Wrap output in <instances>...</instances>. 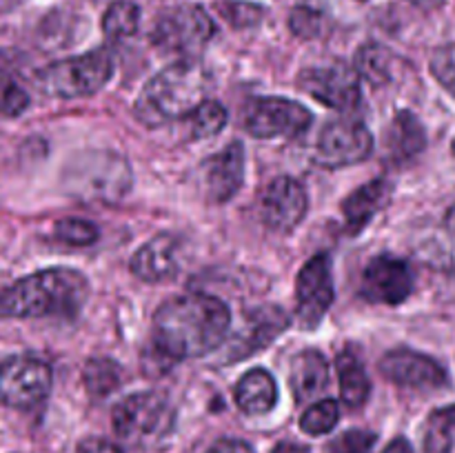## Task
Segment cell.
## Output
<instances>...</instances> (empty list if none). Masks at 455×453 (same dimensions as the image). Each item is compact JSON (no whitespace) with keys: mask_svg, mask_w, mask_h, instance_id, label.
Listing matches in <instances>:
<instances>
[{"mask_svg":"<svg viewBox=\"0 0 455 453\" xmlns=\"http://www.w3.org/2000/svg\"><path fill=\"white\" fill-rule=\"evenodd\" d=\"M229 324V306L220 298L182 293L156 311L154 345L169 360L203 358L227 340Z\"/></svg>","mask_w":455,"mask_h":453,"instance_id":"6da1fadb","label":"cell"},{"mask_svg":"<svg viewBox=\"0 0 455 453\" xmlns=\"http://www.w3.org/2000/svg\"><path fill=\"white\" fill-rule=\"evenodd\" d=\"M89 298L83 274L65 266L36 271L0 293V311L13 318H74Z\"/></svg>","mask_w":455,"mask_h":453,"instance_id":"7a4b0ae2","label":"cell"},{"mask_svg":"<svg viewBox=\"0 0 455 453\" xmlns=\"http://www.w3.org/2000/svg\"><path fill=\"white\" fill-rule=\"evenodd\" d=\"M212 83V74L200 60H178L142 87L133 105V114L147 127H160L169 120L185 118L207 100Z\"/></svg>","mask_w":455,"mask_h":453,"instance_id":"3957f363","label":"cell"},{"mask_svg":"<svg viewBox=\"0 0 455 453\" xmlns=\"http://www.w3.org/2000/svg\"><path fill=\"white\" fill-rule=\"evenodd\" d=\"M114 431L133 447H156L172 435L176 411L169 398L156 391H140L120 400L111 413Z\"/></svg>","mask_w":455,"mask_h":453,"instance_id":"277c9868","label":"cell"},{"mask_svg":"<svg viewBox=\"0 0 455 453\" xmlns=\"http://www.w3.org/2000/svg\"><path fill=\"white\" fill-rule=\"evenodd\" d=\"M114 76V60L105 49H93L83 56L65 58L52 65L43 67L36 74V87L49 98H71L93 96L100 91Z\"/></svg>","mask_w":455,"mask_h":453,"instance_id":"5b68a950","label":"cell"},{"mask_svg":"<svg viewBox=\"0 0 455 453\" xmlns=\"http://www.w3.org/2000/svg\"><path fill=\"white\" fill-rule=\"evenodd\" d=\"M65 180L71 195L111 203L127 194L132 185V171L123 155L98 151V154H84L74 160V164L67 169Z\"/></svg>","mask_w":455,"mask_h":453,"instance_id":"8992f818","label":"cell"},{"mask_svg":"<svg viewBox=\"0 0 455 453\" xmlns=\"http://www.w3.org/2000/svg\"><path fill=\"white\" fill-rule=\"evenodd\" d=\"M213 36H216V25L200 4H180L164 12L156 20L151 29V43L163 53L187 60L203 52Z\"/></svg>","mask_w":455,"mask_h":453,"instance_id":"52a82bcc","label":"cell"},{"mask_svg":"<svg viewBox=\"0 0 455 453\" xmlns=\"http://www.w3.org/2000/svg\"><path fill=\"white\" fill-rule=\"evenodd\" d=\"M311 111L289 98H258L244 111V129L249 136L260 140L298 138L311 127Z\"/></svg>","mask_w":455,"mask_h":453,"instance_id":"ba28073f","label":"cell"},{"mask_svg":"<svg viewBox=\"0 0 455 453\" xmlns=\"http://www.w3.org/2000/svg\"><path fill=\"white\" fill-rule=\"evenodd\" d=\"M52 391V369L31 355H16L0 364V400L13 409H34Z\"/></svg>","mask_w":455,"mask_h":453,"instance_id":"9c48e42d","label":"cell"},{"mask_svg":"<svg viewBox=\"0 0 455 453\" xmlns=\"http://www.w3.org/2000/svg\"><path fill=\"white\" fill-rule=\"evenodd\" d=\"M373 151V136L358 120H331L320 131L314 160L324 169H340L367 160Z\"/></svg>","mask_w":455,"mask_h":453,"instance_id":"30bf717a","label":"cell"},{"mask_svg":"<svg viewBox=\"0 0 455 453\" xmlns=\"http://www.w3.org/2000/svg\"><path fill=\"white\" fill-rule=\"evenodd\" d=\"M296 315L298 324L302 329H315L327 311L331 309L333 298H336V289H333L331 278V262L324 253L309 258L305 266L300 269L296 280Z\"/></svg>","mask_w":455,"mask_h":453,"instance_id":"8fae6325","label":"cell"},{"mask_svg":"<svg viewBox=\"0 0 455 453\" xmlns=\"http://www.w3.org/2000/svg\"><path fill=\"white\" fill-rule=\"evenodd\" d=\"M298 87L318 102L338 111H351L360 102V76L342 62L327 67H309V69L300 71Z\"/></svg>","mask_w":455,"mask_h":453,"instance_id":"7c38bea8","label":"cell"},{"mask_svg":"<svg viewBox=\"0 0 455 453\" xmlns=\"http://www.w3.org/2000/svg\"><path fill=\"white\" fill-rule=\"evenodd\" d=\"M413 291V271L404 260L378 256L364 266L360 296L376 305H400Z\"/></svg>","mask_w":455,"mask_h":453,"instance_id":"4fadbf2b","label":"cell"},{"mask_svg":"<svg viewBox=\"0 0 455 453\" xmlns=\"http://www.w3.org/2000/svg\"><path fill=\"white\" fill-rule=\"evenodd\" d=\"M309 209L307 191L296 178L278 176L267 185L260 198V218L269 229L291 231L302 222Z\"/></svg>","mask_w":455,"mask_h":453,"instance_id":"5bb4252c","label":"cell"},{"mask_svg":"<svg viewBox=\"0 0 455 453\" xmlns=\"http://www.w3.org/2000/svg\"><path fill=\"white\" fill-rule=\"evenodd\" d=\"M380 371L387 380L409 389H443L449 382L443 364L411 349H395L382 355Z\"/></svg>","mask_w":455,"mask_h":453,"instance_id":"9a60e30c","label":"cell"},{"mask_svg":"<svg viewBox=\"0 0 455 453\" xmlns=\"http://www.w3.org/2000/svg\"><path fill=\"white\" fill-rule=\"evenodd\" d=\"M200 180L209 203L222 204L234 198L244 182V147L240 142H231L204 160L200 167Z\"/></svg>","mask_w":455,"mask_h":453,"instance_id":"2e32d148","label":"cell"},{"mask_svg":"<svg viewBox=\"0 0 455 453\" xmlns=\"http://www.w3.org/2000/svg\"><path fill=\"white\" fill-rule=\"evenodd\" d=\"M178 251H180V242L173 235H156L154 240H149L145 247L133 253L132 265H129L132 274L145 282H163L180 269Z\"/></svg>","mask_w":455,"mask_h":453,"instance_id":"e0dca14e","label":"cell"},{"mask_svg":"<svg viewBox=\"0 0 455 453\" xmlns=\"http://www.w3.org/2000/svg\"><path fill=\"white\" fill-rule=\"evenodd\" d=\"M289 327V315L275 305H262L247 315V327L240 331V340L235 342V355L231 360L247 358L258 349L269 346L284 329Z\"/></svg>","mask_w":455,"mask_h":453,"instance_id":"ac0fdd59","label":"cell"},{"mask_svg":"<svg viewBox=\"0 0 455 453\" xmlns=\"http://www.w3.org/2000/svg\"><path fill=\"white\" fill-rule=\"evenodd\" d=\"M391 200V185L385 178L367 182L342 200V218L349 234H360L376 213Z\"/></svg>","mask_w":455,"mask_h":453,"instance_id":"d6986e66","label":"cell"},{"mask_svg":"<svg viewBox=\"0 0 455 453\" xmlns=\"http://www.w3.org/2000/svg\"><path fill=\"white\" fill-rule=\"evenodd\" d=\"M329 385V362L320 351L307 349L291 360L289 386L298 402H309Z\"/></svg>","mask_w":455,"mask_h":453,"instance_id":"ffe728a7","label":"cell"},{"mask_svg":"<svg viewBox=\"0 0 455 453\" xmlns=\"http://www.w3.org/2000/svg\"><path fill=\"white\" fill-rule=\"evenodd\" d=\"M235 404L247 416H265L278 402V386L267 369H251L234 389Z\"/></svg>","mask_w":455,"mask_h":453,"instance_id":"44dd1931","label":"cell"},{"mask_svg":"<svg viewBox=\"0 0 455 453\" xmlns=\"http://www.w3.org/2000/svg\"><path fill=\"white\" fill-rule=\"evenodd\" d=\"M427 147V131L411 111H398L387 131V151L395 163H404L420 154Z\"/></svg>","mask_w":455,"mask_h":453,"instance_id":"7402d4cb","label":"cell"},{"mask_svg":"<svg viewBox=\"0 0 455 453\" xmlns=\"http://www.w3.org/2000/svg\"><path fill=\"white\" fill-rule=\"evenodd\" d=\"M338 380H340V398L347 407L360 409L371 393V380H369L364 364L351 349H345L336 358Z\"/></svg>","mask_w":455,"mask_h":453,"instance_id":"603a6c76","label":"cell"},{"mask_svg":"<svg viewBox=\"0 0 455 453\" xmlns=\"http://www.w3.org/2000/svg\"><path fill=\"white\" fill-rule=\"evenodd\" d=\"M420 256L427 265L455 275V204L444 213L443 222L422 242Z\"/></svg>","mask_w":455,"mask_h":453,"instance_id":"cb8c5ba5","label":"cell"},{"mask_svg":"<svg viewBox=\"0 0 455 453\" xmlns=\"http://www.w3.org/2000/svg\"><path fill=\"white\" fill-rule=\"evenodd\" d=\"M355 74L369 80L373 87H382L394 76V56L378 43H367L355 53Z\"/></svg>","mask_w":455,"mask_h":453,"instance_id":"d4e9b609","label":"cell"},{"mask_svg":"<svg viewBox=\"0 0 455 453\" xmlns=\"http://www.w3.org/2000/svg\"><path fill=\"white\" fill-rule=\"evenodd\" d=\"M138 25H140V9L129 0H118V3L109 4L102 16V31L111 40L132 38L138 31Z\"/></svg>","mask_w":455,"mask_h":453,"instance_id":"484cf974","label":"cell"},{"mask_svg":"<svg viewBox=\"0 0 455 453\" xmlns=\"http://www.w3.org/2000/svg\"><path fill=\"white\" fill-rule=\"evenodd\" d=\"M83 378L89 393H92L93 398H107L111 391L118 389L123 371H120V367L114 362V360L93 358L84 364Z\"/></svg>","mask_w":455,"mask_h":453,"instance_id":"4316f807","label":"cell"},{"mask_svg":"<svg viewBox=\"0 0 455 453\" xmlns=\"http://www.w3.org/2000/svg\"><path fill=\"white\" fill-rule=\"evenodd\" d=\"M229 114L218 100H204L189 114V131L196 140L213 138L225 129Z\"/></svg>","mask_w":455,"mask_h":453,"instance_id":"83f0119b","label":"cell"},{"mask_svg":"<svg viewBox=\"0 0 455 453\" xmlns=\"http://www.w3.org/2000/svg\"><path fill=\"white\" fill-rule=\"evenodd\" d=\"M340 420V407L336 400H320L311 404L300 417V429L309 435H324L333 431V426Z\"/></svg>","mask_w":455,"mask_h":453,"instance_id":"f1b7e54d","label":"cell"},{"mask_svg":"<svg viewBox=\"0 0 455 453\" xmlns=\"http://www.w3.org/2000/svg\"><path fill=\"white\" fill-rule=\"evenodd\" d=\"M53 234L60 242L71 244V247H89L98 240V226L93 222L83 220V218H62L53 226Z\"/></svg>","mask_w":455,"mask_h":453,"instance_id":"f546056e","label":"cell"},{"mask_svg":"<svg viewBox=\"0 0 455 453\" xmlns=\"http://www.w3.org/2000/svg\"><path fill=\"white\" fill-rule=\"evenodd\" d=\"M27 107H29V96H27V91L13 80V76L0 65V115L16 118V115L25 114Z\"/></svg>","mask_w":455,"mask_h":453,"instance_id":"4dcf8cb0","label":"cell"},{"mask_svg":"<svg viewBox=\"0 0 455 453\" xmlns=\"http://www.w3.org/2000/svg\"><path fill=\"white\" fill-rule=\"evenodd\" d=\"M289 27H291V31L298 38L311 40L324 34V29H327V18L318 9L296 7L291 12V16H289Z\"/></svg>","mask_w":455,"mask_h":453,"instance_id":"1f68e13d","label":"cell"},{"mask_svg":"<svg viewBox=\"0 0 455 453\" xmlns=\"http://www.w3.org/2000/svg\"><path fill=\"white\" fill-rule=\"evenodd\" d=\"M453 449V429L447 425L438 411L429 417L422 440V451L425 453H451Z\"/></svg>","mask_w":455,"mask_h":453,"instance_id":"d6a6232c","label":"cell"},{"mask_svg":"<svg viewBox=\"0 0 455 453\" xmlns=\"http://www.w3.org/2000/svg\"><path fill=\"white\" fill-rule=\"evenodd\" d=\"M431 74L455 98V43L443 44L431 56Z\"/></svg>","mask_w":455,"mask_h":453,"instance_id":"836d02e7","label":"cell"},{"mask_svg":"<svg viewBox=\"0 0 455 453\" xmlns=\"http://www.w3.org/2000/svg\"><path fill=\"white\" fill-rule=\"evenodd\" d=\"M376 444V433L363 429H351L347 433L338 435L329 444V453H371Z\"/></svg>","mask_w":455,"mask_h":453,"instance_id":"e575fe53","label":"cell"},{"mask_svg":"<svg viewBox=\"0 0 455 453\" xmlns=\"http://www.w3.org/2000/svg\"><path fill=\"white\" fill-rule=\"evenodd\" d=\"M222 16L231 22L234 27L243 29V27H253L262 20L265 12L251 3H222L218 4Z\"/></svg>","mask_w":455,"mask_h":453,"instance_id":"d590c367","label":"cell"},{"mask_svg":"<svg viewBox=\"0 0 455 453\" xmlns=\"http://www.w3.org/2000/svg\"><path fill=\"white\" fill-rule=\"evenodd\" d=\"M207 453H256V451H253L251 444L243 442V440L222 438V440H216V442L207 449Z\"/></svg>","mask_w":455,"mask_h":453,"instance_id":"8d00e7d4","label":"cell"},{"mask_svg":"<svg viewBox=\"0 0 455 453\" xmlns=\"http://www.w3.org/2000/svg\"><path fill=\"white\" fill-rule=\"evenodd\" d=\"M76 453H123V449L116 447L114 442L102 438H87L78 444Z\"/></svg>","mask_w":455,"mask_h":453,"instance_id":"74e56055","label":"cell"},{"mask_svg":"<svg viewBox=\"0 0 455 453\" xmlns=\"http://www.w3.org/2000/svg\"><path fill=\"white\" fill-rule=\"evenodd\" d=\"M382 453H413V447L407 438H395Z\"/></svg>","mask_w":455,"mask_h":453,"instance_id":"f35d334b","label":"cell"},{"mask_svg":"<svg viewBox=\"0 0 455 453\" xmlns=\"http://www.w3.org/2000/svg\"><path fill=\"white\" fill-rule=\"evenodd\" d=\"M438 413L444 417V420H447V425L451 426V429H455V404H451V407H447V409H440Z\"/></svg>","mask_w":455,"mask_h":453,"instance_id":"ab89813d","label":"cell"},{"mask_svg":"<svg viewBox=\"0 0 455 453\" xmlns=\"http://www.w3.org/2000/svg\"><path fill=\"white\" fill-rule=\"evenodd\" d=\"M22 3H25V0H0V13L12 12V9L20 7Z\"/></svg>","mask_w":455,"mask_h":453,"instance_id":"60d3db41","label":"cell"},{"mask_svg":"<svg viewBox=\"0 0 455 453\" xmlns=\"http://www.w3.org/2000/svg\"><path fill=\"white\" fill-rule=\"evenodd\" d=\"M453 154H455V140H453Z\"/></svg>","mask_w":455,"mask_h":453,"instance_id":"b9f144b4","label":"cell"}]
</instances>
